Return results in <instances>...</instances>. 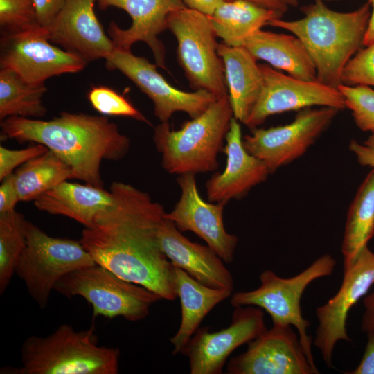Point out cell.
Wrapping results in <instances>:
<instances>
[{
    "mask_svg": "<svg viewBox=\"0 0 374 374\" xmlns=\"http://www.w3.org/2000/svg\"><path fill=\"white\" fill-rule=\"evenodd\" d=\"M43 83L26 81L10 69L0 70V120L13 116L41 118L46 113Z\"/></svg>",
    "mask_w": 374,
    "mask_h": 374,
    "instance_id": "obj_29",
    "label": "cell"
},
{
    "mask_svg": "<svg viewBox=\"0 0 374 374\" xmlns=\"http://www.w3.org/2000/svg\"><path fill=\"white\" fill-rule=\"evenodd\" d=\"M112 200V193L103 188L65 181L43 193L34 204L41 211L65 216L90 227L97 214Z\"/></svg>",
    "mask_w": 374,
    "mask_h": 374,
    "instance_id": "obj_23",
    "label": "cell"
},
{
    "mask_svg": "<svg viewBox=\"0 0 374 374\" xmlns=\"http://www.w3.org/2000/svg\"><path fill=\"white\" fill-rule=\"evenodd\" d=\"M20 202L16 188L14 172L1 181L0 186V213H6L15 209Z\"/></svg>",
    "mask_w": 374,
    "mask_h": 374,
    "instance_id": "obj_37",
    "label": "cell"
},
{
    "mask_svg": "<svg viewBox=\"0 0 374 374\" xmlns=\"http://www.w3.org/2000/svg\"><path fill=\"white\" fill-rule=\"evenodd\" d=\"M157 240L174 266L208 287L233 292L232 275L221 258L208 245L191 242L172 221L163 217L157 231Z\"/></svg>",
    "mask_w": 374,
    "mask_h": 374,
    "instance_id": "obj_21",
    "label": "cell"
},
{
    "mask_svg": "<svg viewBox=\"0 0 374 374\" xmlns=\"http://www.w3.org/2000/svg\"><path fill=\"white\" fill-rule=\"evenodd\" d=\"M346 108L351 111L354 122L363 132L374 134V89L369 86L339 84Z\"/></svg>",
    "mask_w": 374,
    "mask_h": 374,
    "instance_id": "obj_31",
    "label": "cell"
},
{
    "mask_svg": "<svg viewBox=\"0 0 374 374\" xmlns=\"http://www.w3.org/2000/svg\"><path fill=\"white\" fill-rule=\"evenodd\" d=\"M0 26L3 35L37 26L33 0H0Z\"/></svg>",
    "mask_w": 374,
    "mask_h": 374,
    "instance_id": "obj_33",
    "label": "cell"
},
{
    "mask_svg": "<svg viewBox=\"0 0 374 374\" xmlns=\"http://www.w3.org/2000/svg\"><path fill=\"white\" fill-rule=\"evenodd\" d=\"M14 175L20 201L28 202L35 201L45 192L72 179V171L48 150L21 166Z\"/></svg>",
    "mask_w": 374,
    "mask_h": 374,
    "instance_id": "obj_28",
    "label": "cell"
},
{
    "mask_svg": "<svg viewBox=\"0 0 374 374\" xmlns=\"http://www.w3.org/2000/svg\"><path fill=\"white\" fill-rule=\"evenodd\" d=\"M48 150L46 146L35 143L19 150H10L0 146V181L12 174L13 170L30 160L44 154Z\"/></svg>",
    "mask_w": 374,
    "mask_h": 374,
    "instance_id": "obj_35",
    "label": "cell"
},
{
    "mask_svg": "<svg viewBox=\"0 0 374 374\" xmlns=\"http://www.w3.org/2000/svg\"><path fill=\"white\" fill-rule=\"evenodd\" d=\"M94 326L77 331L60 326L46 337L30 336L22 344L21 366L12 374H116L120 350L99 346Z\"/></svg>",
    "mask_w": 374,
    "mask_h": 374,
    "instance_id": "obj_4",
    "label": "cell"
},
{
    "mask_svg": "<svg viewBox=\"0 0 374 374\" xmlns=\"http://www.w3.org/2000/svg\"><path fill=\"white\" fill-rule=\"evenodd\" d=\"M46 28L36 26L1 40V69L17 73L33 83L53 76L82 71L87 62L80 56L51 44Z\"/></svg>",
    "mask_w": 374,
    "mask_h": 374,
    "instance_id": "obj_11",
    "label": "cell"
},
{
    "mask_svg": "<svg viewBox=\"0 0 374 374\" xmlns=\"http://www.w3.org/2000/svg\"><path fill=\"white\" fill-rule=\"evenodd\" d=\"M281 17L244 0L224 1L209 16L216 36L229 46H243L250 36Z\"/></svg>",
    "mask_w": 374,
    "mask_h": 374,
    "instance_id": "obj_26",
    "label": "cell"
},
{
    "mask_svg": "<svg viewBox=\"0 0 374 374\" xmlns=\"http://www.w3.org/2000/svg\"><path fill=\"white\" fill-rule=\"evenodd\" d=\"M244 47L257 60L274 69L303 80H317L315 66L306 48L295 35L259 30L244 42Z\"/></svg>",
    "mask_w": 374,
    "mask_h": 374,
    "instance_id": "obj_24",
    "label": "cell"
},
{
    "mask_svg": "<svg viewBox=\"0 0 374 374\" xmlns=\"http://www.w3.org/2000/svg\"><path fill=\"white\" fill-rule=\"evenodd\" d=\"M106 67L118 70L154 104V115L162 123L168 122L176 112L187 113L191 118L202 114L217 99L203 89L184 91L174 87L157 71L155 64L130 51L115 48L105 58Z\"/></svg>",
    "mask_w": 374,
    "mask_h": 374,
    "instance_id": "obj_13",
    "label": "cell"
},
{
    "mask_svg": "<svg viewBox=\"0 0 374 374\" xmlns=\"http://www.w3.org/2000/svg\"><path fill=\"white\" fill-rule=\"evenodd\" d=\"M233 117L244 123L256 103L262 87V76L257 60L244 46L219 44Z\"/></svg>",
    "mask_w": 374,
    "mask_h": 374,
    "instance_id": "obj_22",
    "label": "cell"
},
{
    "mask_svg": "<svg viewBox=\"0 0 374 374\" xmlns=\"http://www.w3.org/2000/svg\"><path fill=\"white\" fill-rule=\"evenodd\" d=\"M374 284V253L366 246L354 262L344 269L341 285L325 304L317 308L319 324L314 345L320 351L328 367L332 366V354L341 340L350 341L346 320L350 308Z\"/></svg>",
    "mask_w": 374,
    "mask_h": 374,
    "instance_id": "obj_14",
    "label": "cell"
},
{
    "mask_svg": "<svg viewBox=\"0 0 374 374\" xmlns=\"http://www.w3.org/2000/svg\"><path fill=\"white\" fill-rule=\"evenodd\" d=\"M38 26L47 28L63 9L66 0H33Z\"/></svg>",
    "mask_w": 374,
    "mask_h": 374,
    "instance_id": "obj_36",
    "label": "cell"
},
{
    "mask_svg": "<svg viewBox=\"0 0 374 374\" xmlns=\"http://www.w3.org/2000/svg\"><path fill=\"white\" fill-rule=\"evenodd\" d=\"M101 9L121 8L132 19L131 26L122 29L115 21L109 24L108 34L114 48L130 51L132 46L143 42L151 49L157 66L166 68V51L158 35L167 28L168 15L186 7L182 0H96Z\"/></svg>",
    "mask_w": 374,
    "mask_h": 374,
    "instance_id": "obj_18",
    "label": "cell"
},
{
    "mask_svg": "<svg viewBox=\"0 0 374 374\" xmlns=\"http://www.w3.org/2000/svg\"><path fill=\"white\" fill-rule=\"evenodd\" d=\"M262 87L259 97L244 124L251 130L270 116L312 107L346 108L338 89L317 80H303L285 75L267 64H259Z\"/></svg>",
    "mask_w": 374,
    "mask_h": 374,
    "instance_id": "obj_12",
    "label": "cell"
},
{
    "mask_svg": "<svg viewBox=\"0 0 374 374\" xmlns=\"http://www.w3.org/2000/svg\"><path fill=\"white\" fill-rule=\"evenodd\" d=\"M1 139L44 145L71 169L72 179L103 188V160L118 161L127 153L130 139L103 116L62 112L44 121L19 116L1 122Z\"/></svg>",
    "mask_w": 374,
    "mask_h": 374,
    "instance_id": "obj_2",
    "label": "cell"
},
{
    "mask_svg": "<svg viewBox=\"0 0 374 374\" xmlns=\"http://www.w3.org/2000/svg\"><path fill=\"white\" fill-rule=\"evenodd\" d=\"M339 112L329 107L301 109L290 123L252 129L244 136L243 145L250 154L263 161L271 173L303 156Z\"/></svg>",
    "mask_w": 374,
    "mask_h": 374,
    "instance_id": "obj_10",
    "label": "cell"
},
{
    "mask_svg": "<svg viewBox=\"0 0 374 374\" xmlns=\"http://www.w3.org/2000/svg\"><path fill=\"white\" fill-rule=\"evenodd\" d=\"M185 6L190 9L211 16L215 9L225 0H182Z\"/></svg>",
    "mask_w": 374,
    "mask_h": 374,
    "instance_id": "obj_41",
    "label": "cell"
},
{
    "mask_svg": "<svg viewBox=\"0 0 374 374\" xmlns=\"http://www.w3.org/2000/svg\"><path fill=\"white\" fill-rule=\"evenodd\" d=\"M110 192L112 203L84 227L80 242L96 264L162 299H176L175 267L157 240L163 206L123 182H112Z\"/></svg>",
    "mask_w": 374,
    "mask_h": 374,
    "instance_id": "obj_1",
    "label": "cell"
},
{
    "mask_svg": "<svg viewBox=\"0 0 374 374\" xmlns=\"http://www.w3.org/2000/svg\"><path fill=\"white\" fill-rule=\"evenodd\" d=\"M374 236V169L357 189L347 213L341 243L344 269L349 267Z\"/></svg>",
    "mask_w": 374,
    "mask_h": 374,
    "instance_id": "obj_27",
    "label": "cell"
},
{
    "mask_svg": "<svg viewBox=\"0 0 374 374\" xmlns=\"http://www.w3.org/2000/svg\"><path fill=\"white\" fill-rule=\"evenodd\" d=\"M167 28L177 41V60L190 87L216 98L228 96L224 63L209 16L185 7L168 15Z\"/></svg>",
    "mask_w": 374,
    "mask_h": 374,
    "instance_id": "obj_9",
    "label": "cell"
},
{
    "mask_svg": "<svg viewBox=\"0 0 374 374\" xmlns=\"http://www.w3.org/2000/svg\"><path fill=\"white\" fill-rule=\"evenodd\" d=\"M365 312L363 315L362 328V330L368 332L374 329V292L363 300Z\"/></svg>",
    "mask_w": 374,
    "mask_h": 374,
    "instance_id": "obj_42",
    "label": "cell"
},
{
    "mask_svg": "<svg viewBox=\"0 0 374 374\" xmlns=\"http://www.w3.org/2000/svg\"><path fill=\"white\" fill-rule=\"evenodd\" d=\"M174 267L176 292L181 308L179 328L170 339L172 355H177L181 353L206 314L219 303L231 296L233 292L208 287L182 269Z\"/></svg>",
    "mask_w": 374,
    "mask_h": 374,
    "instance_id": "obj_25",
    "label": "cell"
},
{
    "mask_svg": "<svg viewBox=\"0 0 374 374\" xmlns=\"http://www.w3.org/2000/svg\"><path fill=\"white\" fill-rule=\"evenodd\" d=\"M87 98L91 106L103 115L126 116L150 124L126 98L109 87H93Z\"/></svg>",
    "mask_w": 374,
    "mask_h": 374,
    "instance_id": "obj_32",
    "label": "cell"
},
{
    "mask_svg": "<svg viewBox=\"0 0 374 374\" xmlns=\"http://www.w3.org/2000/svg\"><path fill=\"white\" fill-rule=\"evenodd\" d=\"M225 139V169L214 174L206 186L208 200L215 203L226 204L243 197L252 187L265 181L271 173L263 161L245 149L240 125L234 117Z\"/></svg>",
    "mask_w": 374,
    "mask_h": 374,
    "instance_id": "obj_20",
    "label": "cell"
},
{
    "mask_svg": "<svg viewBox=\"0 0 374 374\" xmlns=\"http://www.w3.org/2000/svg\"><path fill=\"white\" fill-rule=\"evenodd\" d=\"M233 117L228 96L215 99L178 130H172L168 122H161L154 129V142L161 153L163 168L177 175L216 170L217 156Z\"/></svg>",
    "mask_w": 374,
    "mask_h": 374,
    "instance_id": "obj_5",
    "label": "cell"
},
{
    "mask_svg": "<svg viewBox=\"0 0 374 374\" xmlns=\"http://www.w3.org/2000/svg\"><path fill=\"white\" fill-rule=\"evenodd\" d=\"M26 246L15 274L42 309L48 303L57 283L71 271L96 264L80 241L48 235L25 222Z\"/></svg>",
    "mask_w": 374,
    "mask_h": 374,
    "instance_id": "obj_7",
    "label": "cell"
},
{
    "mask_svg": "<svg viewBox=\"0 0 374 374\" xmlns=\"http://www.w3.org/2000/svg\"><path fill=\"white\" fill-rule=\"evenodd\" d=\"M374 153V134H371L363 143Z\"/></svg>",
    "mask_w": 374,
    "mask_h": 374,
    "instance_id": "obj_44",
    "label": "cell"
},
{
    "mask_svg": "<svg viewBox=\"0 0 374 374\" xmlns=\"http://www.w3.org/2000/svg\"><path fill=\"white\" fill-rule=\"evenodd\" d=\"M348 148L355 155L360 165L374 169V153L366 145L353 140L350 142Z\"/></svg>",
    "mask_w": 374,
    "mask_h": 374,
    "instance_id": "obj_40",
    "label": "cell"
},
{
    "mask_svg": "<svg viewBox=\"0 0 374 374\" xmlns=\"http://www.w3.org/2000/svg\"><path fill=\"white\" fill-rule=\"evenodd\" d=\"M368 3L371 6V16L363 41V46H364L374 42V0H368Z\"/></svg>",
    "mask_w": 374,
    "mask_h": 374,
    "instance_id": "obj_43",
    "label": "cell"
},
{
    "mask_svg": "<svg viewBox=\"0 0 374 374\" xmlns=\"http://www.w3.org/2000/svg\"><path fill=\"white\" fill-rule=\"evenodd\" d=\"M96 0H66L54 22L47 28L50 41L85 61L105 58L114 44L96 16Z\"/></svg>",
    "mask_w": 374,
    "mask_h": 374,
    "instance_id": "obj_19",
    "label": "cell"
},
{
    "mask_svg": "<svg viewBox=\"0 0 374 374\" xmlns=\"http://www.w3.org/2000/svg\"><path fill=\"white\" fill-rule=\"evenodd\" d=\"M177 182L181 191L180 198L164 217L172 221L180 231L195 233L224 262H231L238 238L225 230L222 218L225 204L206 202L198 191L195 174L180 175Z\"/></svg>",
    "mask_w": 374,
    "mask_h": 374,
    "instance_id": "obj_17",
    "label": "cell"
},
{
    "mask_svg": "<svg viewBox=\"0 0 374 374\" xmlns=\"http://www.w3.org/2000/svg\"><path fill=\"white\" fill-rule=\"evenodd\" d=\"M229 362V374H318L292 326L273 324Z\"/></svg>",
    "mask_w": 374,
    "mask_h": 374,
    "instance_id": "obj_16",
    "label": "cell"
},
{
    "mask_svg": "<svg viewBox=\"0 0 374 374\" xmlns=\"http://www.w3.org/2000/svg\"><path fill=\"white\" fill-rule=\"evenodd\" d=\"M54 290L68 298L80 296L91 306L93 316L122 317L130 321L147 317L150 308L161 297L150 290L124 280L94 264L62 277Z\"/></svg>",
    "mask_w": 374,
    "mask_h": 374,
    "instance_id": "obj_8",
    "label": "cell"
},
{
    "mask_svg": "<svg viewBox=\"0 0 374 374\" xmlns=\"http://www.w3.org/2000/svg\"><path fill=\"white\" fill-rule=\"evenodd\" d=\"M341 84L374 87V42L360 48L348 61L341 75Z\"/></svg>",
    "mask_w": 374,
    "mask_h": 374,
    "instance_id": "obj_34",
    "label": "cell"
},
{
    "mask_svg": "<svg viewBox=\"0 0 374 374\" xmlns=\"http://www.w3.org/2000/svg\"><path fill=\"white\" fill-rule=\"evenodd\" d=\"M335 265V259L330 254H324L305 270L290 278H281L271 270H265L260 275V285L258 287L233 294L231 296L230 303L234 308L257 306L270 315L273 324L295 327L310 365L319 371L312 355V338L307 333L310 323L303 317L301 299L305 290L312 281L330 276Z\"/></svg>",
    "mask_w": 374,
    "mask_h": 374,
    "instance_id": "obj_6",
    "label": "cell"
},
{
    "mask_svg": "<svg viewBox=\"0 0 374 374\" xmlns=\"http://www.w3.org/2000/svg\"><path fill=\"white\" fill-rule=\"evenodd\" d=\"M368 341L362 359L359 365L346 374H374V329L368 331Z\"/></svg>",
    "mask_w": 374,
    "mask_h": 374,
    "instance_id": "obj_38",
    "label": "cell"
},
{
    "mask_svg": "<svg viewBox=\"0 0 374 374\" xmlns=\"http://www.w3.org/2000/svg\"><path fill=\"white\" fill-rule=\"evenodd\" d=\"M231 1V0H225ZM283 16L290 8L298 6L299 0H244Z\"/></svg>",
    "mask_w": 374,
    "mask_h": 374,
    "instance_id": "obj_39",
    "label": "cell"
},
{
    "mask_svg": "<svg viewBox=\"0 0 374 374\" xmlns=\"http://www.w3.org/2000/svg\"><path fill=\"white\" fill-rule=\"evenodd\" d=\"M24 216L15 209L0 213V294L8 287L26 246Z\"/></svg>",
    "mask_w": 374,
    "mask_h": 374,
    "instance_id": "obj_30",
    "label": "cell"
},
{
    "mask_svg": "<svg viewBox=\"0 0 374 374\" xmlns=\"http://www.w3.org/2000/svg\"><path fill=\"white\" fill-rule=\"evenodd\" d=\"M267 328L261 308L235 307L231 324L217 332L200 328L181 353L189 359L191 374H221L228 357L238 346L261 335Z\"/></svg>",
    "mask_w": 374,
    "mask_h": 374,
    "instance_id": "obj_15",
    "label": "cell"
},
{
    "mask_svg": "<svg viewBox=\"0 0 374 374\" xmlns=\"http://www.w3.org/2000/svg\"><path fill=\"white\" fill-rule=\"evenodd\" d=\"M301 10L304 15L301 19H274L267 25L298 37L315 66L317 80L337 88L344 69L363 45L370 4L367 2L350 12H339L330 9L323 0H314Z\"/></svg>",
    "mask_w": 374,
    "mask_h": 374,
    "instance_id": "obj_3",
    "label": "cell"
}]
</instances>
